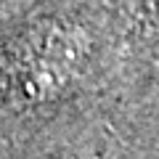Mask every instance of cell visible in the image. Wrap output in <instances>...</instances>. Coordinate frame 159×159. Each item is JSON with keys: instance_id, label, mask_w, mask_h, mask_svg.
Returning <instances> with one entry per match:
<instances>
[{"instance_id": "2", "label": "cell", "mask_w": 159, "mask_h": 159, "mask_svg": "<svg viewBox=\"0 0 159 159\" xmlns=\"http://www.w3.org/2000/svg\"><path fill=\"white\" fill-rule=\"evenodd\" d=\"M0 159H159V109L122 93L27 141L0 146Z\"/></svg>"}, {"instance_id": "3", "label": "cell", "mask_w": 159, "mask_h": 159, "mask_svg": "<svg viewBox=\"0 0 159 159\" xmlns=\"http://www.w3.org/2000/svg\"><path fill=\"white\" fill-rule=\"evenodd\" d=\"M125 6V90L159 109V0Z\"/></svg>"}, {"instance_id": "1", "label": "cell", "mask_w": 159, "mask_h": 159, "mask_svg": "<svg viewBox=\"0 0 159 159\" xmlns=\"http://www.w3.org/2000/svg\"><path fill=\"white\" fill-rule=\"evenodd\" d=\"M125 90L122 0H45L0 24V146Z\"/></svg>"}]
</instances>
